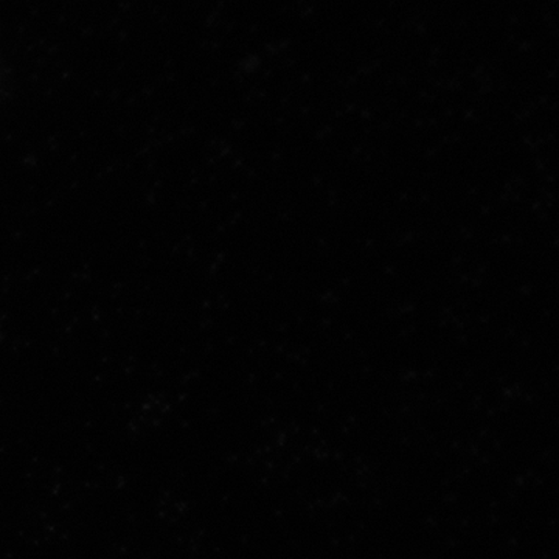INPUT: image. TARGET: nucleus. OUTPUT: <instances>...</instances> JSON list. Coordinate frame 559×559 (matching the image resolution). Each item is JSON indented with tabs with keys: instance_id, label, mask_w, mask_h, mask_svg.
Returning <instances> with one entry per match:
<instances>
[]
</instances>
